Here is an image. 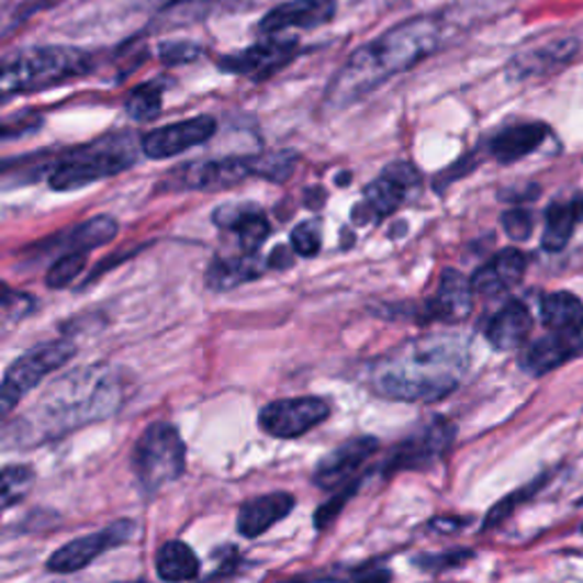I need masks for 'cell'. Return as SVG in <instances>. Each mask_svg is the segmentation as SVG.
I'll return each mask as SVG.
<instances>
[{"label": "cell", "mask_w": 583, "mask_h": 583, "mask_svg": "<svg viewBox=\"0 0 583 583\" xmlns=\"http://www.w3.org/2000/svg\"><path fill=\"white\" fill-rule=\"evenodd\" d=\"M214 133H217V121L212 116H192L186 121H176L165 128L150 131L144 135L139 148L150 160H169L180 156L194 146L205 144Z\"/></svg>", "instance_id": "cell-13"}, {"label": "cell", "mask_w": 583, "mask_h": 583, "mask_svg": "<svg viewBox=\"0 0 583 583\" xmlns=\"http://www.w3.org/2000/svg\"><path fill=\"white\" fill-rule=\"evenodd\" d=\"M85 265H87V254H74V251L71 254H63L51 265V269L46 273V285L51 290L69 288L78 279V276L82 273Z\"/></svg>", "instance_id": "cell-32"}, {"label": "cell", "mask_w": 583, "mask_h": 583, "mask_svg": "<svg viewBox=\"0 0 583 583\" xmlns=\"http://www.w3.org/2000/svg\"><path fill=\"white\" fill-rule=\"evenodd\" d=\"M422 188V176L411 162H392L388 165L370 186L365 188L360 203L354 208V222L358 226L374 224L388 214L396 212Z\"/></svg>", "instance_id": "cell-8"}, {"label": "cell", "mask_w": 583, "mask_h": 583, "mask_svg": "<svg viewBox=\"0 0 583 583\" xmlns=\"http://www.w3.org/2000/svg\"><path fill=\"white\" fill-rule=\"evenodd\" d=\"M337 0H288L269 10L258 23L262 35H281L292 27H319L333 21Z\"/></svg>", "instance_id": "cell-18"}, {"label": "cell", "mask_w": 583, "mask_h": 583, "mask_svg": "<svg viewBox=\"0 0 583 583\" xmlns=\"http://www.w3.org/2000/svg\"><path fill=\"white\" fill-rule=\"evenodd\" d=\"M153 3H165L167 5V3H173V0H153Z\"/></svg>", "instance_id": "cell-40"}, {"label": "cell", "mask_w": 583, "mask_h": 583, "mask_svg": "<svg viewBox=\"0 0 583 583\" xmlns=\"http://www.w3.org/2000/svg\"><path fill=\"white\" fill-rule=\"evenodd\" d=\"M119 233V224L110 214H99L94 220H87L67 235H59L63 239H57L59 247L65 249V254H89L103 244L112 242Z\"/></svg>", "instance_id": "cell-27"}, {"label": "cell", "mask_w": 583, "mask_h": 583, "mask_svg": "<svg viewBox=\"0 0 583 583\" xmlns=\"http://www.w3.org/2000/svg\"><path fill=\"white\" fill-rule=\"evenodd\" d=\"M91 69V57L85 51L69 46H35L19 51L3 63L0 91L3 99L16 94H33L71 78L85 76Z\"/></svg>", "instance_id": "cell-5"}, {"label": "cell", "mask_w": 583, "mask_h": 583, "mask_svg": "<svg viewBox=\"0 0 583 583\" xmlns=\"http://www.w3.org/2000/svg\"><path fill=\"white\" fill-rule=\"evenodd\" d=\"M534 328V317L522 301H508L504 309L487 322L485 340L497 351H511L527 343Z\"/></svg>", "instance_id": "cell-23"}, {"label": "cell", "mask_w": 583, "mask_h": 583, "mask_svg": "<svg viewBox=\"0 0 583 583\" xmlns=\"http://www.w3.org/2000/svg\"><path fill=\"white\" fill-rule=\"evenodd\" d=\"M203 55V48L194 42H167L160 46V59L167 67L190 65Z\"/></svg>", "instance_id": "cell-37"}, {"label": "cell", "mask_w": 583, "mask_h": 583, "mask_svg": "<svg viewBox=\"0 0 583 583\" xmlns=\"http://www.w3.org/2000/svg\"><path fill=\"white\" fill-rule=\"evenodd\" d=\"M126 388L108 367H82L46 390L40 402L5 426V447H35L114 415Z\"/></svg>", "instance_id": "cell-1"}, {"label": "cell", "mask_w": 583, "mask_h": 583, "mask_svg": "<svg viewBox=\"0 0 583 583\" xmlns=\"http://www.w3.org/2000/svg\"><path fill=\"white\" fill-rule=\"evenodd\" d=\"M256 176L258 178V156H231L220 160L190 162L173 171L176 182H167V188L192 190V192H224L242 180Z\"/></svg>", "instance_id": "cell-10"}, {"label": "cell", "mask_w": 583, "mask_h": 583, "mask_svg": "<svg viewBox=\"0 0 583 583\" xmlns=\"http://www.w3.org/2000/svg\"><path fill=\"white\" fill-rule=\"evenodd\" d=\"M440 40L442 27L436 16H415L385 30L377 40L356 48L335 74L324 97L326 108L345 110L358 103L390 78L436 53Z\"/></svg>", "instance_id": "cell-3"}, {"label": "cell", "mask_w": 583, "mask_h": 583, "mask_svg": "<svg viewBox=\"0 0 583 583\" xmlns=\"http://www.w3.org/2000/svg\"><path fill=\"white\" fill-rule=\"evenodd\" d=\"M547 481H549V474H545V477L531 481V483L525 485V487L515 490L513 495H508L506 500H502L500 504H495L493 508H490V513H487V517H485V522H483V529H493V527L502 525V522H504V519H506V517H508L519 504H525V502H529L531 497H536V495L540 493V490L545 487Z\"/></svg>", "instance_id": "cell-31"}, {"label": "cell", "mask_w": 583, "mask_h": 583, "mask_svg": "<svg viewBox=\"0 0 583 583\" xmlns=\"http://www.w3.org/2000/svg\"><path fill=\"white\" fill-rule=\"evenodd\" d=\"M330 415V404L319 396L279 399L260 411L258 424L271 438L294 440L319 426Z\"/></svg>", "instance_id": "cell-11"}, {"label": "cell", "mask_w": 583, "mask_h": 583, "mask_svg": "<svg viewBox=\"0 0 583 583\" xmlns=\"http://www.w3.org/2000/svg\"><path fill=\"white\" fill-rule=\"evenodd\" d=\"M472 557H474V551L460 549V551H449V554H440V557H422V559H415V563H419L417 568H424V570H447V568L463 565Z\"/></svg>", "instance_id": "cell-38"}, {"label": "cell", "mask_w": 583, "mask_h": 583, "mask_svg": "<svg viewBox=\"0 0 583 583\" xmlns=\"http://www.w3.org/2000/svg\"><path fill=\"white\" fill-rule=\"evenodd\" d=\"M137 146L128 133L105 135L97 142L71 148L48 165V186L55 192H74L119 176L135 165Z\"/></svg>", "instance_id": "cell-4"}, {"label": "cell", "mask_w": 583, "mask_h": 583, "mask_svg": "<svg viewBox=\"0 0 583 583\" xmlns=\"http://www.w3.org/2000/svg\"><path fill=\"white\" fill-rule=\"evenodd\" d=\"M504 233L515 242H527L534 233V214L529 210H508L502 214Z\"/></svg>", "instance_id": "cell-36"}, {"label": "cell", "mask_w": 583, "mask_h": 583, "mask_svg": "<svg viewBox=\"0 0 583 583\" xmlns=\"http://www.w3.org/2000/svg\"><path fill=\"white\" fill-rule=\"evenodd\" d=\"M360 483H362V481L356 477L354 481H349V483L340 490V493L333 495L326 504L319 506V511L315 513V527H317L319 531H324L326 527H330L333 522H335V517L345 511V506L349 504V500H351V497L358 493V490H360Z\"/></svg>", "instance_id": "cell-34"}, {"label": "cell", "mask_w": 583, "mask_h": 583, "mask_svg": "<svg viewBox=\"0 0 583 583\" xmlns=\"http://www.w3.org/2000/svg\"><path fill=\"white\" fill-rule=\"evenodd\" d=\"M456 438V426L445 417H434L431 422L422 424L417 431L404 438L385 458L383 472H408V470H426L442 458Z\"/></svg>", "instance_id": "cell-9"}, {"label": "cell", "mask_w": 583, "mask_h": 583, "mask_svg": "<svg viewBox=\"0 0 583 583\" xmlns=\"http://www.w3.org/2000/svg\"><path fill=\"white\" fill-rule=\"evenodd\" d=\"M581 531H583V525H581Z\"/></svg>", "instance_id": "cell-41"}, {"label": "cell", "mask_w": 583, "mask_h": 583, "mask_svg": "<svg viewBox=\"0 0 583 583\" xmlns=\"http://www.w3.org/2000/svg\"><path fill=\"white\" fill-rule=\"evenodd\" d=\"M126 112L133 121H153L162 112V85L160 82H146L131 91L126 101Z\"/></svg>", "instance_id": "cell-30"}, {"label": "cell", "mask_w": 583, "mask_h": 583, "mask_svg": "<svg viewBox=\"0 0 583 583\" xmlns=\"http://www.w3.org/2000/svg\"><path fill=\"white\" fill-rule=\"evenodd\" d=\"M527 256L517 249H504L493 260L485 262L472 276V288L477 294L495 296L500 292L511 290L522 281V276L527 271Z\"/></svg>", "instance_id": "cell-22"}, {"label": "cell", "mask_w": 583, "mask_h": 583, "mask_svg": "<svg viewBox=\"0 0 583 583\" xmlns=\"http://www.w3.org/2000/svg\"><path fill=\"white\" fill-rule=\"evenodd\" d=\"M296 500L290 493H269L256 500H249L237 513V531L244 538H258L267 534L273 525L285 519Z\"/></svg>", "instance_id": "cell-21"}, {"label": "cell", "mask_w": 583, "mask_h": 583, "mask_svg": "<svg viewBox=\"0 0 583 583\" xmlns=\"http://www.w3.org/2000/svg\"><path fill=\"white\" fill-rule=\"evenodd\" d=\"M540 317L549 330L581 333L583 330V303L570 292H551L540 301Z\"/></svg>", "instance_id": "cell-28"}, {"label": "cell", "mask_w": 583, "mask_h": 583, "mask_svg": "<svg viewBox=\"0 0 583 583\" xmlns=\"http://www.w3.org/2000/svg\"><path fill=\"white\" fill-rule=\"evenodd\" d=\"M583 217V201H568V203H551L545 214V231H542V249L549 254H559L568 247V242Z\"/></svg>", "instance_id": "cell-26"}, {"label": "cell", "mask_w": 583, "mask_h": 583, "mask_svg": "<svg viewBox=\"0 0 583 583\" xmlns=\"http://www.w3.org/2000/svg\"><path fill=\"white\" fill-rule=\"evenodd\" d=\"M214 226L237 233L239 247L244 254H258V249L267 242L271 233V224L267 222L265 212L251 203H231L214 210Z\"/></svg>", "instance_id": "cell-20"}, {"label": "cell", "mask_w": 583, "mask_h": 583, "mask_svg": "<svg viewBox=\"0 0 583 583\" xmlns=\"http://www.w3.org/2000/svg\"><path fill=\"white\" fill-rule=\"evenodd\" d=\"M579 51V42L574 37H563L557 42H549L545 46H536L529 51L517 53L508 67L506 76L511 80H531V78H545L561 71L568 67Z\"/></svg>", "instance_id": "cell-17"}, {"label": "cell", "mask_w": 583, "mask_h": 583, "mask_svg": "<svg viewBox=\"0 0 583 583\" xmlns=\"http://www.w3.org/2000/svg\"><path fill=\"white\" fill-rule=\"evenodd\" d=\"M267 262H269V267H273V269H285V267L292 265V258L288 256V249H285V247H279V249L269 254Z\"/></svg>", "instance_id": "cell-39"}, {"label": "cell", "mask_w": 583, "mask_h": 583, "mask_svg": "<svg viewBox=\"0 0 583 583\" xmlns=\"http://www.w3.org/2000/svg\"><path fill=\"white\" fill-rule=\"evenodd\" d=\"M35 474L25 466H10L3 470V490H0V497H3V508L8 511L10 506L19 504L27 490L33 487Z\"/></svg>", "instance_id": "cell-33"}, {"label": "cell", "mask_w": 583, "mask_h": 583, "mask_svg": "<svg viewBox=\"0 0 583 583\" xmlns=\"http://www.w3.org/2000/svg\"><path fill=\"white\" fill-rule=\"evenodd\" d=\"M290 244L296 256L301 258H313L322 249V235L319 226L315 222H301L292 228L290 233Z\"/></svg>", "instance_id": "cell-35"}, {"label": "cell", "mask_w": 583, "mask_h": 583, "mask_svg": "<svg viewBox=\"0 0 583 583\" xmlns=\"http://www.w3.org/2000/svg\"><path fill=\"white\" fill-rule=\"evenodd\" d=\"M299 42L285 40L279 35H269L267 42L244 48L242 53L228 55L220 63V69L226 74L247 76L254 80H265L283 69L290 59L296 55Z\"/></svg>", "instance_id": "cell-14"}, {"label": "cell", "mask_w": 583, "mask_h": 583, "mask_svg": "<svg viewBox=\"0 0 583 583\" xmlns=\"http://www.w3.org/2000/svg\"><path fill=\"white\" fill-rule=\"evenodd\" d=\"M474 288L472 279H466L456 269H445L440 276V283L436 294L422 305L424 322H442L456 324L470 317L474 305Z\"/></svg>", "instance_id": "cell-15"}, {"label": "cell", "mask_w": 583, "mask_h": 583, "mask_svg": "<svg viewBox=\"0 0 583 583\" xmlns=\"http://www.w3.org/2000/svg\"><path fill=\"white\" fill-rule=\"evenodd\" d=\"M156 572L165 581H190L199 576L201 563L190 545L182 540H169L158 549Z\"/></svg>", "instance_id": "cell-29"}, {"label": "cell", "mask_w": 583, "mask_h": 583, "mask_svg": "<svg viewBox=\"0 0 583 583\" xmlns=\"http://www.w3.org/2000/svg\"><path fill=\"white\" fill-rule=\"evenodd\" d=\"M135 534L133 519H116L112 525L103 527L97 534L80 536L67 545L59 547L55 554L46 561V570L55 574H71L85 570L91 561L103 557L105 551L126 545Z\"/></svg>", "instance_id": "cell-12"}, {"label": "cell", "mask_w": 583, "mask_h": 583, "mask_svg": "<svg viewBox=\"0 0 583 583\" xmlns=\"http://www.w3.org/2000/svg\"><path fill=\"white\" fill-rule=\"evenodd\" d=\"M547 133H549L547 126L538 124V121H531V124L508 126L490 139V156L502 165H513L522 158L531 156L534 150H538Z\"/></svg>", "instance_id": "cell-25"}, {"label": "cell", "mask_w": 583, "mask_h": 583, "mask_svg": "<svg viewBox=\"0 0 583 583\" xmlns=\"http://www.w3.org/2000/svg\"><path fill=\"white\" fill-rule=\"evenodd\" d=\"M470 362L468 343L449 333H426L385 354L372 370L370 385L392 402H438L451 394Z\"/></svg>", "instance_id": "cell-2"}, {"label": "cell", "mask_w": 583, "mask_h": 583, "mask_svg": "<svg viewBox=\"0 0 583 583\" xmlns=\"http://www.w3.org/2000/svg\"><path fill=\"white\" fill-rule=\"evenodd\" d=\"M379 451V440L374 436H360L354 438L330 453H326L313 474V481L322 490H335L340 485H347L356 479L358 470L365 466V460Z\"/></svg>", "instance_id": "cell-16"}, {"label": "cell", "mask_w": 583, "mask_h": 583, "mask_svg": "<svg viewBox=\"0 0 583 583\" xmlns=\"http://www.w3.org/2000/svg\"><path fill=\"white\" fill-rule=\"evenodd\" d=\"M583 349V335L581 333H563L551 330L545 337H538L534 345L525 349L519 356V367L531 377H545L557 367L565 365Z\"/></svg>", "instance_id": "cell-19"}, {"label": "cell", "mask_w": 583, "mask_h": 583, "mask_svg": "<svg viewBox=\"0 0 583 583\" xmlns=\"http://www.w3.org/2000/svg\"><path fill=\"white\" fill-rule=\"evenodd\" d=\"M267 267L269 262L262 260L258 254L217 258L205 271V285L212 292H231L260 279Z\"/></svg>", "instance_id": "cell-24"}, {"label": "cell", "mask_w": 583, "mask_h": 583, "mask_svg": "<svg viewBox=\"0 0 583 583\" xmlns=\"http://www.w3.org/2000/svg\"><path fill=\"white\" fill-rule=\"evenodd\" d=\"M74 356L76 345L71 340L42 343L21 354L8 367L3 377V390H0V408H3V415L8 417L27 392H33L46 377L67 365Z\"/></svg>", "instance_id": "cell-7"}, {"label": "cell", "mask_w": 583, "mask_h": 583, "mask_svg": "<svg viewBox=\"0 0 583 583\" xmlns=\"http://www.w3.org/2000/svg\"><path fill=\"white\" fill-rule=\"evenodd\" d=\"M133 474L142 493L153 495L186 472V442L169 422H153L133 449Z\"/></svg>", "instance_id": "cell-6"}]
</instances>
